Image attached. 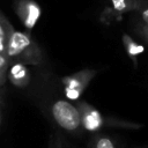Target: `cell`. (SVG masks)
Wrapping results in <instances>:
<instances>
[{
	"label": "cell",
	"instance_id": "cell-13",
	"mask_svg": "<svg viewBox=\"0 0 148 148\" xmlns=\"http://www.w3.org/2000/svg\"><path fill=\"white\" fill-rule=\"evenodd\" d=\"M5 80H6V76H0V84H2L5 82Z\"/></svg>",
	"mask_w": 148,
	"mask_h": 148
},
{
	"label": "cell",
	"instance_id": "cell-14",
	"mask_svg": "<svg viewBox=\"0 0 148 148\" xmlns=\"http://www.w3.org/2000/svg\"><path fill=\"white\" fill-rule=\"evenodd\" d=\"M1 18H2V15H1V14H0V20H1Z\"/></svg>",
	"mask_w": 148,
	"mask_h": 148
},
{
	"label": "cell",
	"instance_id": "cell-3",
	"mask_svg": "<svg viewBox=\"0 0 148 148\" xmlns=\"http://www.w3.org/2000/svg\"><path fill=\"white\" fill-rule=\"evenodd\" d=\"M94 71H89V69H84L81 71L79 73L72 74L67 77H65L62 80L64 84H65V91L68 98L75 99L80 96V94L82 92V90L87 87V84L90 82V80L95 76Z\"/></svg>",
	"mask_w": 148,
	"mask_h": 148
},
{
	"label": "cell",
	"instance_id": "cell-7",
	"mask_svg": "<svg viewBox=\"0 0 148 148\" xmlns=\"http://www.w3.org/2000/svg\"><path fill=\"white\" fill-rule=\"evenodd\" d=\"M13 30H14L13 25L9 23V21L6 17L2 16V18L0 20V53L5 54L7 42Z\"/></svg>",
	"mask_w": 148,
	"mask_h": 148
},
{
	"label": "cell",
	"instance_id": "cell-1",
	"mask_svg": "<svg viewBox=\"0 0 148 148\" xmlns=\"http://www.w3.org/2000/svg\"><path fill=\"white\" fill-rule=\"evenodd\" d=\"M5 56L9 60H17L18 62L39 65L42 62V51L30 35L13 30L5 50Z\"/></svg>",
	"mask_w": 148,
	"mask_h": 148
},
{
	"label": "cell",
	"instance_id": "cell-2",
	"mask_svg": "<svg viewBox=\"0 0 148 148\" xmlns=\"http://www.w3.org/2000/svg\"><path fill=\"white\" fill-rule=\"evenodd\" d=\"M51 114L54 121L67 132L74 133L82 126L79 108L66 99L56 101L51 106Z\"/></svg>",
	"mask_w": 148,
	"mask_h": 148
},
{
	"label": "cell",
	"instance_id": "cell-11",
	"mask_svg": "<svg viewBox=\"0 0 148 148\" xmlns=\"http://www.w3.org/2000/svg\"><path fill=\"white\" fill-rule=\"evenodd\" d=\"M138 34L148 43V27L147 25H145V24H142V23H140L139 25H138Z\"/></svg>",
	"mask_w": 148,
	"mask_h": 148
},
{
	"label": "cell",
	"instance_id": "cell-8",
	"mask_svg": "<svg viewBox=\"0 0 148 148\" xmlns=\"http://www.w3.org/2000/svg\"><path fill=\"white\" fill-rule=\"evenodd\" d=\"M90 148H117L113 140L104 134H98L91 140Z\"/></svg>",
	"mask_w": 148,
	"mask_h": 148
},
{
	"label": "cell",
	"instance_id": "cell-4",
	"mask_svg": "<svg viewBox=\"0 0 148 148\" xmlns=\"http://www.w3.org/2000/svg\"><path fill=\"white\" fill-rule=\"evenodd\" d=\"M15 10L25 28L32 29L40 16L39 6L32 0H17Z\"/></svg>",
	"mask_w": 148,
	"mask_h": 148
},
{
	"label": "cell",
	"instance_id": "cell-6",
	"mask_svg": "<svg viewBox=\"0 0 148 148\" xmlns=\"http://www.w3.org/2000/svg\"><path fill=\"white\" fill-rule=\"evenodd\" d=\"M8 79L15 86L25 87L29 83V80H30L29 72H28L25 65L23 62H18V61L15 62V64H13L9 67Z\"/></svg>",
	"mask_w": 148,
	"mask_h": 148
},
{
	"label": "cell",
	"instance_id": "cell-10",
	"mask_svg": "<svg viewBox=\"0 0 148 148\" xmlns=\"http://www.w3.org/2000/svg\"><path fill=\"white\" fill-rule=\"evenodd\" d=\"M10 60L3 54L0 53V76H6V71L9 67Z\"/></svg>",
	"mask_w": 148,
	"mask_h": 148
},
{
	"label": "cell",
	"instance_id": "cell-9",
	"mask_svg": "<svg viewBox=\"0 0 148 148\" xmlns=\"http://www.w3.org/2000/svg\"><path fill=\"white\" fill-rule=\"evenodd\" d=\"M124 42H125V45H126V50L130 54V57H132L134 59L135 56L140 54L142 51H143V47L139 44H136L133 39H131L130 37L127 36H124Z\"/></svg>",
	"mask_w": 148,
	"mask_h": 148
},
{
	"label": "cell",
	"instance_id": "cell-5",
	"mask_svg": "<svg viewBox=\"0 0 148 148\" xmlns=\"http://www.w3.org/2000/svg\"><path fill=\"white\" fill-rule=\"evenodd\" d=\"M77 108L81 113V125L86 130L92 131V130H97L101 127L103 118L95 109H92L91 106L84 103H80Z\"/></svg>",
	"mask_w": 148,
	"mask_h": 148
},
{
	"label": "cell",
	"instance_id": "cell-12",
	"mask_svg": "<svg viewBox=\"0 0 148 148\" xmlns=\"http://www.w3.org/2000/svg\"><path fill=\"white\" fill-rule=\"evenodd\" d=\"M140 17H141L142 24H145V25L148 27V7L143 8V9L140 12Z\"/></svg>",
	"mask_w": 148,
	"mask_h": 148
}]
</instances>
